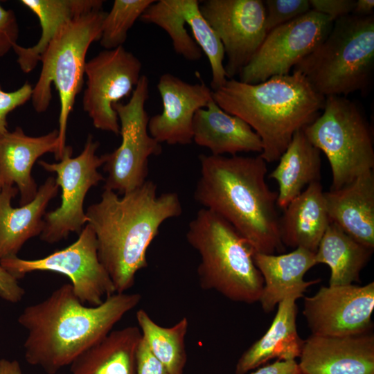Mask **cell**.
<instances>
[{"label": "cell", "mask_w": 374, "mask_h": 374, "mask_svg": "<svg viewBox=\"0 0 374 374\" xmlns=\"http://www.w3.org/2000/svg\"><path fill=\"white\" fill-rule=\"evenodd\" d=\"M138 293H114L96 306L82 303L71 283L26 306L17 321L27 330L24 357L30 365L56 374L102 340L141 301Z\"/></svg>", "instance_id": "cell-1"}, {"label": "cell", "mask_w": 374, "mask_h": 374, "mask_svg": "<svg viewBox=\"0 0 374 374\" xmlns=\"http://www.w3.org/2000/svg\"><path fill=\"white\" fill-rule=\"evenodd\" d=\"M181 213L176 193L157 195V185L148 180L121 197L104 189L100 201L88 207L87 224L96 235L98 258L116 293L134 285L136 273L148 266L147 249L161 224Z\"/></svg>", "instance_id": "cell-2"}, {"label": "cell", "mask_w": 374, "mask_h": 374, "mask_svg": "<svg viewBox=\"0 0 374 374\" xmlns=\"http://www.w3.org/2000/svg\"><path fill=\"white\" fill-rule=\"evenodd\" d=\"M195 199L244 238L254 253L285 250L277 211L276 192L267 181V162L260 156L201 154Z\"/></svg>", "instance_id": "cell-3"}, {"label": "cell", "mask_w": 374, "mask_h": 374, "mask_svg": "<svg viewBox=\"0 0 374 374\" xmlns=\"http://www.w3.org/2000/svg\"><path fill=\"white\" fill-rule=\"evenodd\" d=\"M212 96L222 109L243 120L259 136L260 156L267 163L279 159L294 134L320 114L326 100L297 71L257 84L227 79Z\"/></svg>", "instance_id": "cell-4"}, {"label": "cell", "mask_w": 374, "mask_h": 374, "mask_svg": "<svg viewBox=\"0 0 374 374\" xmlns=\"http://www.w3.org/2000/svg\"><path fill=\"white\" fill-rule=\"evenodd\" d=\"M186 239L199 254V285L228 299L251 304L259 301L264 280L253 261V251L227 221L206 208L188 225Z\"/></svg>", "instance_id": "cell-5"}, {"label": "cell", "mask_w": 374, "mask_h": 374, "mask_svg": "<svg viewBox=\"0 0 374 374\" xmlns=\"http://www.w3.org/2000/svg\"><path fill=\"white\" fill-rule=\"evenodd\" d=\"M323 96L366 94L373 82L374 15L333 22L326 39L293 68Z\"/></svg>", "instance_id": "cell-6"}, {"label": "cell", "mask_w": 374, "mask_h": 374, "mask_svg": "<svg viewBox=\"0 0 374 374\" xmlns=\"http://www.w3.org/2000/svg\"><path fill=\"white\" fill-rule=\"evenodd\" d=\"M106 12L95 10L67 22L49 43L41 57L42 70L33 88L31 100L38 113L46 112L52 99V84L60 103L58 118V155L60 160L66 147L69 115L84 82L86 55L90 45L100 40Z\"/></svg>", "instance_id": "cell-7"}, {"label": "cell", "mask_w": 374, "mask_h": 374, "mask_svg": "<svg viewBox=\"0 0 374 374\" xmlns=\"http://www.w3.org/2000/svg\"><path fill=\"white\" fill-rule=\"evenodd\" d=\"M328 159L332 184L339 189L374 168L371 125L360 105L346 96L326 97L320 114L302 129Z\"/></svg>", "instance_id": "cell-8"}, {"label": "cell", "mask_w": 374, "mask_h": 374, "mask_svg": "<svg viewBox=\"0 0 374 374\" xmlns=\"http://www.w3.org/2000/svg\"><path fill=\"white\" fill-rule=\"evenodd\" d=\"M149 79L141 75L130 99L125 103H115L121 143L110 153L103 154L104 189L124 195L146 181L148 160L162 152L160 143L152 137L148 129L149 117L145 103L149 98Z\"/></svg>", "instance_id": "cell-9"}, {"label": "cell", "mask_w": 374, "mask_h": 374, "mask_svg": "<svg viewBox=\"0 0 374 374\" xmlns=\"http://www.w3.org/2000/svg\"><path fill=\"white\" fill-rule=\"evenodd\" d=\"M98 147L99 142L89 135L78 156L73 158L71 146L66 145L59 162L38 161L45 170L56 174V183L62 189L60 206L44 216V226L39 235L44 242L54 244L71 233L79 234L87 224L83 208L86 195L91 188L105 181L98 170L105 163L104 156L96 154Z\"/></svg>", "instance_id": "cell-10"}, {"label": "cell", "mask_w": 374, "mask_h": 374, "mask_svg": "<svg viewBox=\"0 0 374 374\" xmlns=\"http://www.w3.org/2000/svg\"><path fill=\"white\" fill-rule=\"evenodd\" d=\"M0 265L18 280L37 271L63 274L70 279L75 296L89 306L98 305L116 293L99 260L96 235L89 224L84 226L76 241L44 258L25 260L16 256L1 260Z\"/></svg>", "instance_id": "cell-11"}, {"label": "cell", "mask_w": 374, "mask_h": 374, "mask_svg": "<svg viewBox=\"0 0 374 374\" xmlns=\"http://www.w3.org/2000/svg\"><path fill=\"white\" fill-rule=\"evenodd\" d=\"M332 24L327 16L310 10L275 28L240 71L239 80L257 84L273 76L290 74L298 62L326 39Z\"/></svg>", "instance_id": "cell-12"}, {"label": "cell", "mask_w": 374, "mask_h": 374, "mask_svg": "<svg viewBox=\"0 0 374 374\" xmlns=\"http://www.w3.org/2000/svg\"><path fill=\"white\" fill-rule=\"evenodd\" d=\"M142 63L123 46L100 51L86 62V89L83 109L93 126L120 134V125L113 105L132 95L139 78Z\"/></svg>", "instance_id": "cell-13"}, {"label": "cell", "mask_w": 374, "mask_h": 374, "mask_svg": "<svg viewBox=\"0 0 374 374\" xmlns=\"http://www.w3.org/2000/svg\"><path fill=\"white\" fill-rule=\"evenodd\" d=\"M202 15L220 39L227 57V79L239 75L265 39V10L261 0H206Z\"/></svg>", "instance_id": "cell-14"}, {"label": "cell", "mask_w": 374, "mask_h": 374, "mask_svg": "<svg viewBox=\"0 0 374 374\" xmlns=\"http://www.w3.org/2000/svg\"><path fill=\"white\" fill-rule=\"evenodd\" d=\"M374 283L322 286L303 301V315L312 335L347 336L370 332Z\"/></svg>", "instance_id": "cell-15"}, {"label": "cell", "mask_w": 374, "mask_h": 374, "mask_svg": "<svg viewBox=\"0 0 374 374\" xmlns=\"http://www.w3.org/2000/svg\"><path fill=\"white\" fill-rule=\"evenodd\" d=\"M157 87L163 110L149 118L150 135L160 143H191L194 116L213 98L212 90L203 82L190 84L167 73L160 76Z\"/></svg>", "instance_id": "cell-16"}, {"label": "cell", "mask_w": 374, "mask_h": 374, "mask_svg": "<svg viewBox=\"0 0 374 374\" xmlns=\"http://www.w3.org/2000/svg\"><path fill=\"white\" fill-rule=\"evenodd\" d=\"M299 358L301 374H374V335H311Z\"/></svg>", "instance_id": "cell-17"}, {"label": "cell", "mask_w": 374, "mask_h": 374, "mask_svg": "<svg viewBox=\"0 0 374 374\" xmlns=\"http://www.w3.org/2000/svg\"><path fill=\"white\" fill-rule=\"evenodd\" d=\"M55 178L48 177L29 203L13 208L11 200L18 193L14 185H3L0 192V261L17 256L29 239L43 231L44 216L50 201L57 195Z\"/></svg>", "instance_id": "cell-18"}, {"label": "cell", "mask_w": 374, "mask_h": 374, "mask_svg": "<svg viewBox=\"0 0 374 374\" xmlns=\"http://www.w3.org/2000/svg\"><path fill=\"white\" fill-rule=\"evenodd\" d=\"M58 155V130L39 136L26 135L20 127L0 136V174L3 185L16 184L20 206L30 202L37 192L32 168L46 153Z\"/></svg>", "instance_id": "cell-19"}, {"label": "cell", "mask_w": 374, "mask_h": 374, "mask_svg": "<svg viewBox=\"0 0 374 374\" xmlns=\"http://www.w3.org/2000/svg\"><path fill=\"white\" fill-rule=\"evenodd\" d=\"M330 222L374 249V173L368 170L337 190L324 191Z\"/></svg>", "instance_id": "cell-20"}, {"label": "cell", "mask_w": 374, "mask_h": 374, "mask_svg": "<svg viewBox=\"0 0 374 374\" xmlns=\"http://www.w3.org/2000/svg\"><path fill=\"white\" fill-rule=\"evenodd\" d=\"M193 141L216 156L249 152L261 154L263 148L259 136L246 122L224 112L213 98L194 116Z\"/></svg>", "instance_id": "cell-21"}, {"label": "cell", "mask_w": 374, "mask_h": 374, "mask_svg": "<svg viewBox=\"0 0 374 374\" xmlns=\"http://www.w3.org/2000/svg\"><path fill=\"white\" fill-rule=\"evenodd\" d=\"M303 295L298 292H291L278 304V311L270 327L241 355L235 366V374H246L272 359L290 361L300 357L304 340L296 330V301Z\"/></svg>", "instance_id": "cell-22"}, {"label": "cell", "mask_w": 374, "mask_h": 374, "mask_svg": "<svg viewBox=\"0 0 374 374\" xmlns=\"http://www.w3.org/2000/svg\"><path fill=\"white\" fill-rule=\"evenodd\" d=\"M253 261L264 280L259 301L265 312L273 311L288 294H303L309 286L320 281L303 280L305 273L317 265L315 253L304 248L279 255L254 253Z\"/></svg>", "instance_id": "cell-23"}, {"label": "cell", "mask_w": 374, "mask_h": 374, "mask_svg": "<svg viewBox=\"0 0 374 374\" xmlns=\"http://www.w3.org/2000/svg\"><path fill=\"white\" fill-rule=\"evenodd\" d=\"M283 211L279 219L283 245L315 253L330 223L321 182L309 184Z\"/></svg>", "instance_id": "cell-24"}, {"label": "cell", "mask_w": 374, "mask_h": 374, "mask_svg": "<svg viewBox=\"0 0 374 374\" xmlns=\"http://www.w3.org/2000/svg\"><path fill=\"white\" fill-rule=\"evenodd\" d=\"M20 3L38 18L41 35L35 45L24 47L16 44L12 50L21 70L28 73L38 63L49 43L69 21L84 13L103 9L102 0H21Z\"/></svg>", "instance_id": "cell-25"}, {"label": "cell", "mask_w": 374, "mask_h": 374, "mask_svg": "<svg viewBox=\"0 0 374 374\" xmlns=\"http://www.w3.org/2000/svg\"><path fill=\"white\" fill-rule=\"evenodd\" d=\"M269 177L278 184L277 206L284 210L309 184L320 181L321 151L297 130Z\"/></svg>", "instance_id": "cell-26"}, {"label": "cell", "mask_w": 374, "mask_h": 374, "mask_svg": "<svg viewBox=\"0 0 374 374\" xmlns=\"http://www.w3.org/2000/svg\"><path fill=\"white\" fill-rule=\"evenodd\" d=\"M141 332L136 326L112 330L70 365L71 374H136Z\"/></svg>", "instance_id": "cell-27"}, {"label": "cell", "mask_w": 374, "mask_h": 374, "mask_svg": "<svg viewBox=\"0 0 374 374\" xmlns=\"http://www.w3.org/2000/svg\"><path fill=\"white\" fill-rule=\"evenodd\" d=\"M373 248L365 246L330 222L315 252L317 264L330 269V286L359 281V274L369 261Z\"/></svg>", "instance_id": "cell-28"}, {"label": "cell", "mask_w": 374, "mask_h": 374, "mask_svg": "<svg viewBox=\"0 0 374 374\" xmlns=\"http://www.w3.org/2000/svg\"><path fill=\"white\" fill-rule=\"evenodd\" d=\"M136 317L143 339L151 353L168 369L170 374H184L186 362L185 338L188 328L186 317L172 327H163L154 322L143 309Z\"/></svg>", "instance_id": "cell-29"}, {"label": "cell", "mask_w": 374, "mask_h": 374, "mask_svg": "<svg viewBox=\"0 0 374 374\" xmlns=\"http://www.w3.org/2000/svg\"><path fill=\"white\" fill-rule=\"evenodd\" d=\"M175 3L191 29L194 41L206 55L212 73V91L222 87L227 80L223 45L199 10L197 0H175Z\"/></svg>", "instance_id": "cell-30"}, {"label": "cell", "mask_w": 374, "mask_h": 374, "mask_svg": "<svg viewBox=\"0 0 374 374\" xmlns=\"http://www.w3.org/2000/svg\"><path fill=\"white\" fill-rule=\"evenodd\" d=\"M140 19L164 30L171 39L177 54L189 61H197L202 57V52L187 33L185 19L175 0L155 1L143 13Z\"/></svg>", "instance_id": "cell-31"}, {"label": "cell", "mask_w": 374, "mask_h": 374, "mask_svg": "<svg viewBox=\"0 0 374 374\" xmlns=\"http://www.w3.org/2000/svg\"><path fill=\"white\" fill-rule=\"evenodd\" d=\"M154 0H115L102 24L100 45L105 50L123 46L129 30Z\"/></svg>", "instance_id": "cell-32"}, {"label": "cell", "mask_w": 374, "mask_h": 374, "mask_svg": "<svg viewBox=\"0 0 374 374\" xmlns=\"http://www.w3.org/2000/svg\"><path fill=\"white\" fill-rule=\"evenodd\" d=\"M263 3L267 33L311 10L309 0H266Z\"/></svg>", "instance_id": "cell-33"}, {"label": "cell", "mask_w": 374, "mask_h": 374, "mask_svg": "<svg viewBox=\"0 0 374 374\" xmlns=\"http://www.w3.org/2000/svg\"><path fill=\"white\" fill-rule=\"evenodd\" d=\"M33 87L28 82L12 91H5L0 84V136L8 132L7 116L10 112L31 99Z\"/></svg>", "instance_id": "cell-34"}, {"label": "cell", "mask_w": 374, "mask_h": 374, "mask_svg": "<svg viewBox=\"0 0 374 374\" xmlns=\"http://www.w3.org/2000/svg\"><path fill=\"white\" fill-rule=\"evenodd\" d=\"M19 28L15 12L0 3V57L6 55L17 44Z\"/></svg>", "instance_id": "cell-35"}, {"label": "cell", "mask_w": 374, "mask_h": 374, "mask_svg": "<svg viewBox=\"0 0 374 374\" xmlns=\"http://www.w3.org/2000/svg\"><path fill=\"white\" fill-rule=\"evenodd\" d=\"M311 10L327 16L332 22L353 12L355 0H309Z\"/></svg>", "instance_id": "cell-36"}, {"label": "cell", "mask_w": 374, "mask_h": 374, "mask_svg": "<svg viewBox=\"0 0 374 374\" xmlns=\"http://www.w3.org/2000/svg\"><path fill=\"white\" fill-rule=\"evenodd\" d=\"M136 374H170L166 366L151 353L142 336L136 355Z\"/></svg>", "instance_id": "cell-37"}, {"label": "cell", "mask_w": 374, "mask_h": 374, "mask_svg": "<svg viewBox=\"0 0 374 374\" xmlns=\"http://www.w3.org/2000/svg\"><path fill=\"white\" fill-rule=\"evenodd\" d=\"M24 294L25 290L19 285L18 280L0 265V298L17 303L22 300Z\"/></svg>", "instance_id": "cell-38"}, {"label": "cell", "mask_w": 374, "mask_h": 374, "mask_svg": "<svg viewBox=\"0 0 374 374\" xmlns=\"http://www.w3.org/2000/svg\"><path fill=\"white\" fill-rule=\"evenodd\" d=\"M251 374H301L296 360L279 361L263 365Z\"/></svg>", "instance_id": "cell-39"}, {"label": "cell", "mask_w": 374, "mask_h": 374, "mask_svg": "<svg viewBox=\"0 0 374 374\" xmlns=\"http://www.w3.org/2000/svg\"><path fill=\"white\" fill-rule=\"evenodd\" d=\"M373 0H357L352 14L361 17H368L373 15Z\"/></svg>", "instance_id": "cell-40"}, {"label": "cell", "mask_w": 374, "mask_h": 374, "mask_svg": "<svg viewBox=\"0 0 374 374\" xmlns=\"http://www.w3.org/2000/svg\"><path fill=\"white\" fill-rule=\"evenodd\" d=\"M0 374H22L20 364L15 359H0Z\"/></svg>", "instance_id": "cell-41"}, {"label": "cell", "mask_w": 374, "mask_h": 374, "mask_svg": "<svg viewBox=\"0 0 374 374\" xmlns=\"http://www.w3.org/2000/svg\"><path fill=\"white\" fill-rule=\"evenodd\" d=\"M1 188H2V181H1V174H0V192L1 190Z\"/></svg>", "instance_id": "cell-42"}, {"label": "cell", "mask_w": 374, "mask_h": 374, "mask_svg": "<svg viewBox=\"0 0 374 374\" xmlns=\"http://www.w3.org/2000/svg\"></svg>", "instance_id": "cell-43"}]
</instances>
